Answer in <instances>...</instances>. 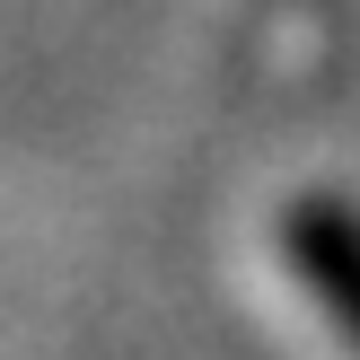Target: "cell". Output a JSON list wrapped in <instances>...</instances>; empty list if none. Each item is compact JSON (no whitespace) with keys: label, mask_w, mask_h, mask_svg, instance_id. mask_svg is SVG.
Wrapping results in <instances>:
<instances>
[{"label":"cell","mask_w":360,"mask_h":360,"mask_svg":"<svg viewBox=\"0 0 360 360\" xmlns=\"http://www.w3.org/2000/svg\"><path fill=\"white\" fill-rule=\"evenodd\" d=\"M281 246H290L299 281L316 290V308H326L334 326L360 343V211H352V202H326V193H308V202H290Z\"/></svg>","instance_id":"1"}]
</instances>
